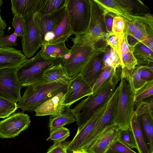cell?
Instances as JSON below:
<instances>
[{"label": "cell", "instance_id": "6da1fadb", "mask_svg": "<svg viewBox=\"0 0 153 153\" xmlns=\"http://www.w3.org/2000/svg\"><path fill=\"white\" fill-rule=\"evenodd\" d=\"M64 58L48 59L42 57L39 51L17 68L16 74L22 88L29 85L47 83L42 76L44 72L55 65L62 63Z\"/></svg>", "mask_w": 153, "mask_h": 153}, {"label": "cell", "instance_id": "7a4b0ae2", "mask_svg": "<svg viewBox=\"0 0 153 153\" xmlns=\"http://www.w3.org/2000/svg\"><path fill=\"white\" fill-rule=\"evenodd\" d=\"M68 85L57 83L35 84L27 87L23 96L17 104V108L25 111H34L39 105L59 93L65 92Z\"/></svg>", "mask_w": 153, "mask_h": 153}, {"label": "cell", "instance_id": "3957f363", "mask_svg": "<svg viewBox=\"0 0 153 153\" xmlns=\"http://www.w3.org/2000/svg\"><path fill=\"white\" fill-rule=\"evenodd\" d=\"M117 82L111 81L82 100L72 109L78 127L85 124L103 104L108 102L116 88Z\"/></svg>", "mask_w": 153, "mask_h": 153}, {"label": "cell", "instance_id": "277c9868", "mask_svg": "<svg viewBox=\"0 0 153 153\" xmlns=\"http://www.w3.org/2000/svg\"><path fill=\"white\" fill-rule=\"evenodd\" d=\"M104 45L85 46L74 44L70 49L67 58H64L62 64L63 69L71 79H72L81 72L90 59L95 54L105 52Z\"/></svg>", "mask_w": 153, "mask_h": 153}, {"label": "cell", "instance_id": "5b68a950", "mask_svg": "<svg viewBox=\"0 0 153 153\" xmlns=\"http://www.w3.org/2000/svg\"><path fill=\"white\" fill-rule=\"evenodd\" d=\"M120 88L116 107L114 123L120 131L130 128V123L134 112L135 91L128 79L120 76Z\"/></svg>", "mask_w": 153, "mask_h": 153}, {"label": "cell", "instance_id": "8992f818", "mask_svg": "<svg viewBox=\"0 0 153 153\" xmlns=\"http://www.w3.org/2000/svg\"><path fill=\"white\" fill-rule=\"evenodd\" d=\"M65 7L73 34L78 36L84 33L90 19L89 0H66Z\"/></svg>", "mask_w": 153, "mask_h": 153}, {"label": "cell", "instance_id": "52a82bcc", "mask_svg": "<svg viewBox=\"0 0 153 153\" xmlns=\"http://www.w3.org/2000/svg\"><path fill=\"white\" fill-rule=\"evenodd\" d=\"M90 7V19L85 33L76 36L71 40L74 44L85 46H91L96 45L100 40H105L106 33L97 13V6L93 0H89Z\"/></svg>", "mask_w": 153, "mask_h": 153}, {"label": "cell", "instance_id": "ba28073f", "mask_svg": "<svg viewBox=\"0 0 153 153\" xmlns=\"http://www.w3.org/2000/svg\"><path fill=\"white\" fill-rule=\"evenodd\" d=\"M17 68L0 69V97L16 103L21 99L22 88L17 76Z\"/></svg>", "mask_w": 153, "mask_h": 153}, {"label": "cell", "instance_id": "9c48e42d", "mask_svg": "<svg viewBox=\"0 0 153 153\" xmlns=\"http://www.w3.org/2000/svg\"><path fill=\"white\" fill-rule=\"evenodd\" d=\"M30 117L20 111L0 121V137L11 138L18 136L30 126Z\"/></svg>", "mask_w": 153, "mask_h": 153}, {"label": "cell", "instance_id": "30bf717a", "mask_svg": "<svg viewBox=\"0 0 153 153\" xmlns=\"http://www.w3.org/2000/svg\"><path fill=\"white\" fill-rule=\"evenodd\" d=\"M33 15L25 20L24 33L22 38L23 51L27 58L32 57L42 45L41 34L35 22Z\"/></svg>", "mask_w": 153, "mask_h": 153}, {"label": "cell", "instance_id": "8fae6325", "mask_svg": "<svg viewBox=\"0 0 153 153\" xmlns=\"http://www.w3.org/2000/svg\"><path fill=\"white\" fill-rule=\"evenodd\" d=\"M108 101L99 108L85 124L78 127L77 133L74 138L65 145L67 150L73 152L80 149L82 144L102 116Z\"/></svg>", "mask_w": 153, "mask_h": 153}, {"label": "cell", "instance_id": "7c38bea8", "mask_svg": "<svg viewBox=\"0 0 153 153\" xmlns=\"http://www.w3.org/2000/svg\"><path fill=\"white\" fill-rule=\"evenodd\" d=\"M92 94L91 88L79 74L72 79L68 85L65 94L64 105L70 106L81 99Z\"/></svg>", "mask_w": 153, "mask_h": 153}, {"label": "cell", "instance_id": "4fadbf2b", "mask_svg": "<svg viewBox=\"0 0 153 153\" xmlns=\"http://www.w3.org/2000/svg\"><path fill=\"white\" fill-rule=\"evenodd\" d=\"M65 8V6L47 14L37 12L33 14L35 22L41 34L42 42L45 36L48 33L51 32L61 22Z\"/></svg>", "mask_w": 153, "mask_h": 153}, {"label": "cell", "instance_id": "5bb4252c", "mask_svg": "<svg viewBox=\"0 0 153 153\" xmlns=\"http://www.w3.org/2000/svg\"><path fill=\"white\" fill-rule=\"evenodd\" d=\"M101 12V15L108 13H112L116 16L123 18L126 22L136 20L135 15L132 13V8L124 6L116 0H94Z\"/></svg>", "mask_w": 153, "mask_h": 153}, {"label": "cell", "instance_id": "9a60e30c", "mask_svg": "<svg viewBox=\"0 0 153 153\" xmlns=\"http://www.w3.org/2000/svg\"><path fill=\"white\" fill-rule=\"evenodd\" d=\"M120 130L114 124L107 128L87 150L88 153H106L117 140Z\"/></svg>", "mask_w": 153, "mask_h": 153}, {"label": "cell", "instance_id": "2e32d148", "mask_svg": "<svg viewBox=\"0 0 153 153\" xmlns=\"http://www.w3.org/2000/svg\"><path fill=\"white\" fill-rule=\"evenodd\" d=\"M104 53H97L93 56L79 74L92 89L103 66Z\"/></svg>", "mask_w": 153, "mask_h": 153}, {"label": "cell", "instance_id": "e0dca14e", "mask_svg": "<svg viewBox=\"0 0 153 153\" xmlns=\"http://www.w3.org/2000/svg\"><path fill=\"white\" fill-rule=\"evenodd\" d=\"M65 92L59 93L38 106L34 111L36 116H55L61 114L64 109Z\"/></svg>", "mask_w": 153, "mask_h": 153}, {"label": "cell", "instance_id": "ac0fdd59", "mask_svg": "<svg viewBox=\"0 0 153 153\" xmlns=\"http://www.w3.org/2000/svg\"><path fill=\"white\" fill-rule=\"evenodd\" d=\"M72 34L69 16L65 7L64 15L61 22L51 32L48 33L45 36L42 45L46 44H54L65 42Z\"/></svg>", "mask_w": 153, "mask_h": 153}, {"label": "cell", "instance_id": "d6986e66", "mask_svg": "<svg viewBox=\"0 0 153 153\" xmlns=\"http://www.w3.org/2000/svg\"><path fill=\"white\" fill-rule=\"evenodd\" d=\"M27 59L22 51L13 47L2 49L0 51V69L18 68Z\"/></svg>", "mask_w": 153, "mask_h": 153}, {"label": "cell", "instance_id": "ffe728a7", "mask_svg": "<svg viewBox=\"0 0 153 153\" xmlns=\"http://www.w3.org/2000/svg\"><path fill=\"white\" fill-rule=\"evenodd\" d=\"M39 0H11L12 13L22 16L25 20L37 12Z\"/></svg>", "mask_w": 153, "mask_h": 153}, {"label": "cell", "instance_id": "44dd1931", "mask_svg": "<svg viewBox=\"0 0 153 153\" xmlns=\"http://www.w3.org/2000/svg\"><path fill=\"white\" fill-rule=\"evenodd\" d=\"M39 51L40 55L48 59L65 58L70 52V49L66 46L65 42L43 45Z\"/></svg>", "mask_w": 153, "mask_h": 153}, {"label": "cell", "instance_id": "7402d4cb", "mask_svg": "<svg viewBox=\"0 0 153 153\" xmlns=\"http://www.w3.org/2000/svg\"><path fill=\"white\" fill-rule=\"evenodd\" d=\"M130 127L134 135L138 153H149L138 117L134 111L131 119Z\"/></svg>", "mask_w": 153, "mask_h": 153}, {"label": "cell", "instance_id": "603a6c76", "mask_svg": "<svg viewBox=\"0 0 153 153\" xmlns=\"http://www.w3.org/2000/svg\"><path fill=\"white\" fill-rule=\"evenodd\" d=\"M42 76L47 83H57L68 85L72 79L64 71L62 63L52 66L45 71Z\"/></svg>", "mask_w": 153, "mask_h": 153}, {"label": "cell", "instance_id": "cb8c5ba5", "mask_svg": "<svg viewBox=\"0 0 153 153\" xmlns=\"http://www.w3.org/2000/svg\"><path fill=\"white\" fill-rule=\"evenodd\" d=\"M70 107L65 106L64 111L60 114L55 116H50L49 124L50 132L76 122V117Z\"/></svg>", "mask_w": 153, "mask_h": 153}, {"label": "cell", "instance_id": "d4e9b609", "mask_svg": "<svg viewBox=\"0 0 153 153\" xmlns=\"http://www.w3.org/2000/svg\"><path fill=\"white\" fill-rule=\"evenodd\" d=\"M138 117L149 153H153V115L145 114Z\"/></svg>", "mask_w": 153, "mask_h": 153}, {"label": "cell", "instance_id": "484cf974", "mask_svg": "<svg viewBox=\"0 0 153 153\" xmlns=\"http://www.w3.org/2000/svg\"><path fill=\"white\" fill-rule=\"evenodd\" d=\"M119 80L117 73L111 67L103 66L101 71L92 88L93 93L96 92L110 82Z\"/></svg>", "mask_w": 153, "mask_h": 153}, {"label": "cell", "instance_id": "4316f807", "mask_svg": "<svg viewBox=\"0 0 153 153\" xmlns=\"http://www.w3.org/2000/svg\"><path fill=\"white\" fill-rule=\"evenodd\" d=\"M134 45L133 54L139 63L146 65L153 62V51L140 42Z\"/></svg>", "mask_w": 153, "mask_h": 153}, {"label": "cell", "instance_id": "83f0119b", "mask_svg": "<svg viewBox=\"0 0 153 153\" xmlns=\"http://www.w3.org/2000/svg\"><path fill=\"white\" fill-rule=\"evenodd\" d=\"M66 0H39L37 12L47 14L65 7Z\"/></svg>", "mask_w": 153, "mask_h": 153}, {"label": "cell", "instance_id": "f1b7e54d", "mask_svg": "<svg viewBox=\"0 0 153 153\" xmlns=\"http://www.w3.org/2000/svg\"><path fill=\"white\" fill-rule=\"evenodd\" d=\"M153 94V80L146 82L137 90L134 94V105L137 106L140 102Z\"/></svg>", "mask_w": 153, "mask_h": 153}, {"label": "cell", "instance_id": "f546056e", "mask_svg": "<svg viewBox=\"0 0 153 153\" xmlns=\"http://www.w3.org/2000/svg\"><path fill=\"white\" fill-rule=\"evenodd\" d=\"M153 30L147 25L139 22V27L131 37L143 43L148 40H153Z\"/></svg>", "mask_w": 153, "mask_h": 153}, {"label": "cell", "instance_id": "4dcf8cb0", "mask_svg": "<svg viewBox=\"0 0 153 153\" xmlns=\"http://www.w3.org/2000/svg\"><path fill=\"white\" fill-rule=\"evenodd\" d=\"M17 109V103L0 97V118L9 116Z\"/></svg>", "mask_w": 153, "mask_h": 153}, {"label": "cell", "instance_id": "1f68e13d", "mask_svg": "<svg viewBox=\"0 0 153 153\" xmlns=\"http://www.w3.org/2000/svg\"><path fill=\"white\" fill-rule=\"evenodd\" d=\"M117 140L130 149H136L134 135L130 127L125 130H120Z\"/></svg>", "mask_w": 153, "mask_h": 153}, {"label": "cell", "instance_id": "d6a6232c", "mask_svg": "<svg viewBox=\"0 0 153 153\" xmlns=\"http://www.w3.org/2000/svg\"><path fill=\"white\" fill-rule=\"evenodd\" d=\"M4 31L0 32V49L12 48L17 45L18 36L14 32L10 35H6Z\"/></svg>", "mask_w": 153, "mask_h": 153}, {"label": "cell", "instance_id": "836d02e7", "mask_svg": "<svg viewBox=\"0 0 153 153\" xmlns=\"http://www.w3.org/2000/svg\"><path fill=\"white\" fill-rule=\"evenodd\" d=\"M146 68V65H141L136 67L132 73L131 80L135 92L146 82L142 80L141 74L142 71Z\"/></svg>", "mask_w": 153, "mask_h": 153}, {"label": "cell", "instance_id": "e575fe53", "mask_svg": "<svg viewBox=\"0 0 153 153\" xmlns=\"http://www.w3.org/2000/svg\"><path fill=\"white\" fill-rule=\"evenodd\" d=\"M134 112L138 117L139 116L145 114L153 115V99L152 96L149 100L143 101L137 106Z\"/></svg>", "mask_w": 153, "mask_h": 153}, {"label": "cell", "instance_id": "d590c367", "mask_svg": "<svg viewBox=\"0 0 153 153\" xmlns=\"http://www.w3.org/2000/svg\"><path fill=\"white\" fill-rule=\"evenodd\" d=\"M68 129L62 127L50 132V136L46 140L50 139L54 142H62L70 136Z\"/></svg>", "mask_w": 153, "mask_h": 153}, {"label": "cell", "instance_id": "8d00e7d4", "mask_svg": "<svg viewBox=\"0 0 153 153\" xmlns=\"http://www.w3.org/2000/svg\"><path fill=\"white\" fill-rule=\"evenodd\" d=\"M25 22V19L22 16L17 14L13 15L12 26L15 29L14 33L20 38L24 34Z\"/></svg>", "mask_w": 153, "mask_h": 153}, {"label": "cell", "instance_id": "74e56055", "mask_svg": "<svg viewBox=\"0 0 153 153\" xmlns=\"http://www.w3.org/2000/svg\"><path fill=\"white\" fill-rule=\"evenodd\" d=\"M120 35L116 34L112 32L106 33L105 42L107 46H109L119 54V39Z\"/></svg>", "mask_w": 153, "mask_h": 153}, {"label": "cell", "instance_id": "f35d334b", "mask_svg": "<svg viewBox=\"0 0 153 153\" xmlns=\"http://www.w3.org/2000/svg\"><path fill=\"white\" fill-rule=\"evenodd\" d=\"M126 25V21L123 18L116 16L114 18L112 32L114 33L121 35L123 32Z\"/></svg>", "mask_w": 153, "mask_h": 153}, {"label": "cell", "instance_id": "ab89813d", "mask_svg": "<svg viewBox=\"0 0 153 153\" xmlns=\"http://www.w3.org/2000/svg\"><path fill=\"white\" fill-rule=\"evenodd\" d=\"M110 149L120 153H137L117 140L112 146Z\"/></svg>", "mask_w": 153, "mask_h": 153}, {"label": "cell", "instance_id": "60d3db41", "mask_svg": "<svg viewBox=\"0 0 153 153\" xmlns=\"http://www.w3.org/2000/svg\"><path fill=\"white\" fill-rule=\"evenodd\" d=\"M102 16L107 32H112L113 19L116 16L111 13H108Z\"/></svg>", "mask_w": 153, "mask_h": 153}, {"label": "cell", "instance_id": "b9f144b4", "mask_svg": "<svg viewBox=\"0 0 153 153\" xmlns=\"http://www.w3.org/2000/svg\"><path fill=\"white\" fill-rule=\"evenodd\" d=\"M139 27V22L135 20L128 22H126V25L124 30L126 31L128 36H131L138 29Z\"/></svg>", "mask_w": 153, "mask_h": 153}, {"label": "cell", "instance_id": "7bdbcfd3", "mask_svg": "<svg viewBox=\"0 0 153 153\" xmlns=\"http://www.w3.org/2000/svg\"><path fill=\"white\" fill-rule=\"evenodd\" d=\"M110 53L113 64V68L116 71L117 68L121 66V60L120 55L110 46Z\"/></svg>", "mask_w": 153, "mask_h": 153}, {"label": "cell", "instance_id": "ee69618b", "mask_svg": "<svg viewBox=\"0 0 153 153\" xmlns=\"http://www.w3.org/2000/svg\"><path fill=\"white\" fill-rule=\"evenodd\" d=\"M62 142H54L48 151L52 153H67L65 145Z\"/></svg>", "mask_w": 153, "mask_h": 153}, {"label": "cell", "instance_id": "f6af8a7d", "mask_svg": "<svg viewBox=\"0 0 153 153\" xmlns=\"http://www.w3.org/2000/svg\"><path fill=\"white\" fill-rule=\"evenodd\" d=\"M103 66L111 67L113 68V64L110 53V48H106L103 58Z\"/></svg>", "mask_w": 153, "mask_h": 153}, {"label": "cell", "instance_id": "bcb514c9", "mask_svg": "<svg viewBox=\"0 0 153 153\" xmlns=\"http://www.w3.org/2000/svg\"><path fill=\"white\" fill-rule=\"evenodd\" d=\"M141 78L144 81L153 80V72L147 68L142 71L141 74Z\"/></svg>", "mask_w": 153, "mask_h": 153}, {"label": "cell", "instance_id": "7dc6e473", "mask_svg": "<svg viewBox=\"0 0 153 153\" xmlns=\"http://www.w3.org/2000/svg\"><path fill=\"white\" fill-rule=\"evenodd\" d=\"M3 2L2 0H0V32L4 31L6 28L7 24L6 21L3 20L1 16V7Z\"/></svg>", "mask_w": 153, "mask_h": 153}, {"label": "cell", "instance_id": "c3c4849f", "mask_svg": "<svg viewBox=\"0 0 153 153\" xmlns=\"http://www.w3.org/2000/svg\"><path fill=\"white\" fill-rule=\"evenodd\" d=\"M73 153H88L87 151L85 149H80L72 152Z\"/></svg>", "mask_w": 153, "mask_h": 153}, {"label": "cell", "instance_id": "681fc988", "mask_svg": "<svg viewBox=\"0 0 153 153\" xmlns=\"http://www.w3.org/2000/svg\"><path fill=\"white\" fill-rule=\"evenodd\" d=\"M106 153H120L116 152L113 151L110 149H109L106 152Z\"/></svg>", "mask_w": 153, "mask_h": 153}, {"label": "cell", "instance_id": "f907efd6", "mask_svg": "<svg viewBox=\"0 0 153 153\" xmlns=\"http://www.w3.org/2000/svg\"><path fill=\"white\" fill-rule=\"evenodd\" d=\"M46 153H52L51 152H50L48 151V152H46Z\"/></svg>", "mask_w": 153, "mask_h": 153}, {"label": "cell", "instance_id": "816d5d0a", "mask_svg": "<svg viewBox=\"0 0 153 153\" xmlns=\"http://www.w3.org/2000/svg\"><path fill=\"white\" fill-rule=\"evenodd\" d=\"M2 49H0V51H1Z\"/></svg>", "mask_w": 153, "mask_h": 153}]
</instances>
